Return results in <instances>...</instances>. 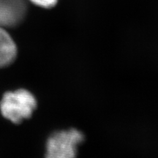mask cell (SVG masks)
I'll return each instance as SVG.
<instances>
[{
    "mask_svg": "<svg viewBox=\"0 0 158 158\" xmlns=\"http://www.w3.org/2000/svg\"><path fill=\"white\" fill-rule=\"evenodd\" d=\"M36 107L37 100L34 95L23 89L5 93L0 102L2 114L15 124L31 117Z\"/></svg>",
    "mask_w": 158,
    "mask_h": 158,
    "instance_id": "1",
    "label": "cell"
},
{
    "mask_svg": "<svg viewBox=\"0 0 158 158\" xmlns=\"http://www.w3.org/2000/svg\"><path fill=\"white\" fill-rule=\"evenodd\" d=\"M84 139L82 133L76 129L54 133L47 141L45 158H76L78 147Z\"/></svg>",
    "mask_w": 158,
    "mask_h": 158,
    "instance_id": "2",
    "label": "cell"
},
{
    "mask_svg": "<svg viewBox=\"0 0 158 158\" xmlns=\"http://www.w3.org/2000/svg\"><path fill=\"white\" fill-rule=\"evenodd\" d=\"M24 0H0V26L16 25L24 17Z\"/></svg>",
    "mask_w": 158,
    "mask_h": 158,
    "instance_id": "3",
    "label": "cell"
},
{
    "mask_svg": "<svg viewBox=\"0 0 158 158\" xmlns=\"http://www.w3.org/2000/svg\"><path fill=\"white\" fill-rule=\"evenodd\" d=\"M16 56V45L8 32L0 26V68L13 63Z\"/></svg>",
    "mask_w": 158,
    "mask_h": 158,
    "instance_id": "4",
    "label": "cell"
},
{
    "mask_svg": "<svg viewBox=\"0 0 158 158\" xmlns=\"http://www.w3.org/2000/svg\"><path fill=\"white\" fill-rule=\"evenodd\" d=\"M30 1L35 5L45 8L54 7L57 2V0H30Z\"/></svg>",
    "mask_w": 158,
    "mask_h": 158,
    "instance_id": "5",
    "label": "cell"
}]
</instances>
